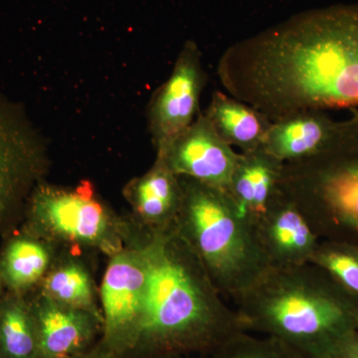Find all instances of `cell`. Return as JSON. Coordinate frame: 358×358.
<instances>
[{"mask_svg":"<svg viewBox=\"0 0 358 358\" xmlns=\"http://www.w3.org/2000/svg\"><path fill=\"white\" fill-rule=\"evenodd\" d=\"M0 358H38L36 327L27 296L4 294L0 306Z\"/></svg>","mask_w":358,"mask_h":358,"instance_id":"19","label":"cell"},{"mask_svg":"<svg viewBox=\"0 0 358 358\" xmlns=\"http://www.w3.org/2000/svg\"><path fill=\"white\" fill-rule=\"evenodd\" d=\"M341 124L320 110L291 115L272 122L261 148L284 164L308 159L331 145Z\"/></svg>","mask_w":358,"mask_h":358,"instance_id":"14","label":"cell"},{"mask_svg":"<svg viewBox=\"0 0 358 358\" xmlns=\"http://www.w3.org/2000/svg\"><path fill=\"white\" fill-rule=\"evenodd\" d=\"M6 292V288H4L3 284H2L1 280H0V306H1L2 299H3Z\"/></svg>","mask_w":358,"mask_h":358,"instance_id":"24","label":"cell"},{"mask_svg":"<svg viewBox=\"0 0 358 358\" xmlns=\"http://www.w3.org/2000/svg\"><path fill=\"white\" fill-rule=\"evenodd\" d=\"M145 238L110 257L99 291L103 317L99 341L115 358L127 357L143 317L148 279Z\"/></svg>","mask_w":358,"mask_h":358,"instance_id":"8","label":"cell"},{"mask_svg":"<svg viewBox=\"0 0 358 358\" xmlns=\"http://www.w3.org/2000/svg\"><path fill=\"white\" fill-rule=\"evenodd\" d=\"M48 167L43 136L20 103L0 93V236L20 228L27 200Z\"/></svg>","mask_w":358,"mask_h":358,"instance_id":"7","label":"cell"},{"mask_svg":"<svg viewBox=\"0 0 358 358\" xmlns=\"http://www.w3.org/2000/svg\"><path fill=\"white\" fill-rule=\"evenodd\" d=\"M358 305V245L322 239L310 260Z\"/></svg>","mask_w":358,"mask_h":358,"instance_id":"20","label":"cell"},{"mask_svg":"<svg viewBox=\"0 0 358 358\" xmlns=\"http://www.w3.org/2000/svg\"><path fill=\"white\" fill-rule=\"evenodd\" d=\"M331 358H358V329L341 343Z\"/></svg>","mask_w":358,"mask_h":358,"instance_id":"22","label":"cell"},{"mask_svg":"<svg viewBox=\"0 0 358 358\" xmlns=\"http://www.w3.org/2000/svg\"><path fill=\"white\" fill-rule=\"evenodd\" d=\"M131 209V220L145 232H162L176 225L183 190L180 178L162 157L143 176L134 178L122 190Z\"/></svg>","mask_w":358,"mask_h":358,"instance_id":"13","label":"cell"},{"mask_svg":"<svg viewBox=\"0 0 358 358\" xmlns=\"http://www.w3.org/2000/svg\"><path fill=\"white\" fill-rule=\"evenodd\" d=\"M148 262L145 308L126 358L204 353L245 331L176 225L150 233L143 241Z\"/></svg>","mask_w":358,"mask_h":358,"instance_id":"2","label":"cell"},{"mask_svg":"<svg viewBox=\"0 0 358 358\" xmlns=\"http://www.w3.org/2000/svg\"><path fill=\"white\" fill-rule=\"evenodd\" d=\"M252 224L268 268L310 264L322 240L301 209L280 189Z\"/></svg>","mask_w":358,"mask_h":358,"instance_id":"11","label":"cell"},{"mask_svg":"<svg viewBox=\"0 0 358 358\" xmlns=\"http://www.w3.org/2000/svg\"><path fill=\"white\" fill-rule=\"evenodd\" d=\"M152 358H185L183 355H160V357H155Z\"/></svg>","mask_w":358,"mask_h":358,"instance_id":"25","label":"cell"},{"mask_svg":"<svg viewBox=\"0 0 358 358\" xmlns=\"http://www.w3.org/2000/svg\"><path fill=\"white\" fill-rule=\"evenodd\" d=\"M217 74L228 95L271 122L358 107V6L294 15L232 45Z\"/></svg>","mask_w":358,"mask_h":358,"instance_id":"1","label":"cell"},{"mask_svg":"<svg viewBox=\"0 0 358 358\" xmlns=\"http://www.w3.org/2000/svg\"><path fill=\"white\" fill-rule=\"evenodd\" d=\"M234 300L245 331L279 339L301 358H331L357 331V303L310 263L268 268Z\"/></svg>","mask_w":358,"mask_h":358,"instance_id":"3","label":"cell"},{"mask_svg":"<svg viewBox=\"0 0 358 358\" xmlns=\"http://www.w3.org/2000/svg\"><path fill=\"white\" fill-rule=\"evenodd\" d=\"M206 83L201 52L192 40L183 45L173 72L152 96L148 128L157 152L166 150L200 114V96Z\"/></svg>","mask_w":358,"mask_h":358,"instance_id":"9","label":"cell"},{"mask_svg":"<svg viewBox=\"0 0 358 358\" xmlns=\"http://www.w3.org/2000/svg\"><path fill=\"white\" fill-rule=\"evenodd\" d=\"M357 329H358V322H357Z\"/></svg>","mask_w":358,"mask_h":358,"instance_id":"26","label":"cell"},{"mask_svg":"<svg viewBox=\"0 0 358 358\" xmlns=\"http://www.w3.org/2000/svg\"><path fill=\"white\" fill-rule=\"evenodd\" d=\"M284 164L262 148L240 152L227 192L245 217L253 221L279 189Z\"/></svg>","mask_w":358,"mask_h":358,"instance_id":"16","label":"cell"},{"mask_svg":"<svg viewBox=\"0 0 358 358\" xmlns=\"http://www.w3.org/2000/svg\"><path fill=\"white\" fill-rule=\"evenodd\" d=\"M28 301L38 341V358H68L91 350L100 341V313L61 305L35 291Z\"/></svg>","mask_w":358,"mask_h":358,"instance_id":"12","label":"cell"},{"mask_svg":"<svg viewBox=\"0 0 358 358\" xmlns=\"http://www.w3.org/2000/svg\"><path fill=\"white\" fill-rule=\"evenodd\" d=\"M157 157L176 176L227 190L240 154L219 136L204 113H200L192 126Z\"/></svg>","mask_w":358,"mask_h":358,"instance_id":"10","label":"cell"},{"mask_svg":"<svg viewBox=\"0 0 358 358\" xmlns=\"http://www.w3.org/2000/svg\"><path fill=\"white\" fill-rule=\"evenodd\" d=\"M20 227L56 246L96 250L109 257L143 234L131 219L117 215L89 180L72 187L40 182L27 200Z\"/></svg>","mask_w":358,"mask_h":358,"instance_id":"6","label":"cell"},{"mask_svg":"<svg viewBox=\"0 0 358 358\" xmlns=\"http://www.w3.org/2000/svg\"><path fill=\"white\" fill-rule=\"evenodd\" d=\"M279 189L320 239L358 245V112L324 152L285 164Z\"/></svg>","mask_w":358,"mask_h":358,"instance_id":"5","label":"cell"},{"mask_svg":"<svg viewBox=\"0 0 358 358\" xmlns=\"http://www.w3.org/2000/svg\"><path fill=\"white\" fill-rule=\"evenodd\" d=\"M183 196L176 230L221 294L235 299L268 268L253 224L227 190L179 176Z\"/></svg>","mask_w":358,"mask_h":358,"instance_id":"4","label":"cell"},{"mask_svg":"<svg viewBox=\"0 0 358 358\" xmlns=\"http://www.w3.org/2000/svg\"><path fill=\"white\" fill-rule=\"evenodd\" d=\"M210 358H301L279 339L266 336L264 338L249 336L246 331H240L231 336Z\"/></svg>","mask_w":358,"mask_h":358,"instance_id":"21","label":"cell"},{"mask_svg":"<svg viewBox=\"0 0 358 358\" xmlns=\"http://www.w3.org/2000/svg\"><path fill=\"white\" fill-rule=\"evenodd\" d=\"M56 245L17 228L0 249V280L6 292L28 296L55 262Z\"/></svg>","mask_w":358,"mask_h":358,"instance_id":"15","label":"cell"},{"mask_svg":"<svg viewBox=\"0 0 358 358\" xmlns=\"http://www.w3.org/2000/svg\"><path fill=\"white\" fill-rule=\"evenodd\" d=\"M204 115L227 145L250 152L262 147L272 122L227 94L215 91Z\"/></svg>","mask_w":358,"mask_h":358,"instance_id":"17","label":"cell"},{"mask_svg":"<svg viewBox=\"0 0 358 358\" xmlns=\"http://www.w3.org/2000/svg\"><path fill=\"white\" fill-rule=\"evenodd\" d=\"M68 358H115L110 352L103 348L100 341L96 343L88 352Z\"/></svg>","mask_w":358,"mask_h":358,"instance_id":"23","label":"cell"},{"mask_svg":"<svg viewBox=\"0 0 358 358\" xmlns=\"http://www.w3.org/2000/svg\"><path fill=\"white\" fill-rule=\"evenodd\" d=\"M72 255L57 257L36 291L61 305L102 315L91 273L79 258Z\"/></svg>","mask_w":358,"mask_h":358,"instance_id":"18","label":"cell"}]
</instances>
